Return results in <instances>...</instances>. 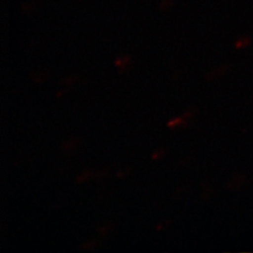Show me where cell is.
Wrapping results in <instances>:
<instances>
[{"instance_id":"1","label":"cell","mask_w":253,"mask_h":253,"mask_svg":"<svg viewBox=\"0 0 253 253\" xmlns=\"http://www.w3.org/2000/svg\"><path fill=\"white\" fill-rule=\"evenodd\" d=\"M191 118V114L190 112H187L185 114H183L181 117H175V118H171L168 122H167V126L170 129H175L181 126L186 125V121L188 119Z\"/></svg>"},{"instance_id":"2","label":"cell","mask_w":253,"mask_h":253,"mask_svg":"<svg viewBox=\"0 0 253 253\" xmlns=\"http://www.w3.org/2000/svg\"><path fill=\"white\" fill-rule=\"evenodd\" d=\"M165 154H166V151H165L164 149H158V150H156V151L151 155V158H152V160L158 161V160L163 159V157L165 156Z\"/></svg>"}]
</instances>
